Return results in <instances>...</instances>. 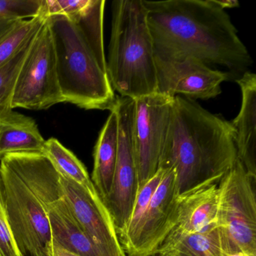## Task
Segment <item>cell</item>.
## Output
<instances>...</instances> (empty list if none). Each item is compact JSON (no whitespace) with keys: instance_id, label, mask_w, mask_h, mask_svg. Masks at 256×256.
<instances>
[{"instance_id":"obj_5","label":"cell","mask_w":256,"mask_h":256,"mask_svg":"<svg viewBox=\"0 0 256 256\" xmlns=\"http://www.w3.org/2000/svg\"><path fill=\"white\" fill-rule=\"evenodd\" d=\"M256 182L238 158L218 182L217 228L224 254L256 256Z\"/></svg>"},{"instance_id":"obj_9","label":"cell","mask_w":256,"mask_h":256,"mask_svg":"<svg viewBox=\"0 0 256 256\" xmlns=\"http://www.w3.org/2000/svg\"><path fill=\"white\" fill-rule=\"evenodd\" d=\"M173 100L158 92L134 100L133 140L138 191L158 170Z\"/></svg>"},{"instance_id":"obj_8","label":"cell","mask_w":256,"mask_h":256,"mask_svg":"<svg viewBox=\"0 0 256 256\" xmlns=\"http://www.w3.org/2000/svg\"><path fill=\"white\" fill-rule=\"evenodd\" d=\"M113 109L118 121V157L112 190L104 204L118 234L128 224L138 192L133 140L134 100L119 97Z\"/></svg>"},{"instance_id":"obj_12","label":"cell","mask_w":256,"mask_h":256,"mask_svg":"<svg viewBox=\"0 0 256 256\" xmlns=\"http://www.w3.org/2000/svg\"><path fill=\"white\" fill-rule=\"evenodd\" d=\"M154 192L136 239L127 256H154L176 226V193L175 172L164 169Z\"/></svg>"},{"instance_id":"obj_14","label":"cell","mask_w":256,"mask_h":256,"mask_svg":"<svg viewBox=\"0 0 256 256\" xmlns=\"http://www.w3.org/2000/svg\"><path fill=\"white\" fill-rule=\"evenodd\" d=\"M218 184L204 182L176 196V226L174 228L192 234L217 227Z\"/></svg>"},{"instance_id":"obj_3","label":"cell","mask_w":256,"mask_h":256,"mask_svg":"<svg viewBox=\"0 0 256 256\" xmlns=\"http://www.w3.org/2000/svg\"><path fill=\"white\" fill-rule=\"evenodd\" d=\"M104 0L74 19L47 18L65 102L86 110H112L116 98L108 76L104 46Z\"/></svg>"},{"instance_id":"obj_11","label":"cell","mask_w":256,"mask_h":256,"mask_svg":"<svg viewBox=\"0 0 256 256\" xmlns=\"http://www.w3.org/2000/svg\"><path fill=\"white\" fill-rule=\"evenodd\" d=\"M64 198L73 215L101 256H127L112 216L102 198L92 197L77 182L61 175Z\"/></svg>"},{"instance_id":"obj_27","label":"cell","mask_w":256,"mask_h":256,"mask_svg":"<svg viewBox=\"0 0 256 256\" xmlns=\"http://www.w3.org/2000/svg\"><path fill=\"white\" fill-rule=\"evenodd\" d=\"M18 20H14V19L0 17V37L6 32L12 26H14Z\"/></svg>"},{"instance_id":"obj_30","label":"cell","mask_w":256,"mask_h":256,"mask_svg":"<svg viewBox=\"0 0 256 256\" xmlns=\"http://www.w3.org/2000/svg\"><path fill=\"white\" fill-rule=\"evenodd\" d=\"M0 218L6 222H7L6 214L5 203H4V191H2V179H1V174H0Z\"/></svg>"},{"instance_id":"obj_7","label":"cell","mask_w":256,"mask_h":256,"mask_svg":"<svg viewBox=\"0 0 256 256\" xmlns=\"http://www.w3.org/2000/svg\"><path fill=\"white\" fill-rule=\"evenodd\" d=\"M65 102L58 80L56 52L47 19L36 36L14 90L13 109L44 110Z\"/></svg>"},{"instance_id":"obj_16","label":"cell","mask_w":256,"mask_h":256,"mask_svg":"<svg viewBox=\"0 0 256 256\" xmlns=\"http://www.w3.org/2000/svg\"><path fill=\"white\" fill-rule=\"evenodd\" d=\"M44 208L48 216L53 241L80 256H101L78 222L65 198Z\"/></svg>"},{"instance_id":"obj_10","label":"cell","mask_w":256,"mask_h":256,"mask_svg":"<svg viewBox=\"0 0 256 256\" xmlns=\"http://www.w3.org/2000/svg\"><path fill=\"white\" fill-rule=\"evenodd\" d=\"M157 92L188 100H210L221 94V84L230 80L226 72L208 66L188 55L155 54Z\"/></svg>"},{"instance_id":"obj_15","label":"cell","mask_w":256,"mask_h":256,"mask_svg":"<svg viewBox=\"0 0 256 256\" xmlns=\"http://www.w3.org/2000/svg\"><path fill=\"white\" fill-rule=\"evenodd\" d=\"M240 88L241 106L230 122L234 131L238 158L246 172L256 178V76L247 72L235 80Z\"/></svg>"},{"instance_id":"obj_23","label":"cell","mask_w":256,"mask_h":256,"mask_svg":"<svg viewBox=\"0 0 256 256\" xmlns=\"http://www.w3.org/2000/svg\"><path fill=\"white\" fill-rule=\"evenodd\" d=\"M37 34L12 59L0 66V121L13 112L12 100L18 78Z\"/></svg>"},{"instance_id":"obj_29","label":"cell","mask_w":256,"mask_h":256,"mask_svg":"<svg viewBox=\"0 0 256 256\" xmlns=\"http://www.w3.org/2000/svg\"><path fill=\"white\" fill-rule=\"evenodd\" d=\"M53 256H80L62 248V246L53 241Z\"/></svg>"},{"instance_id":"obj_13","label":"cell","mask_w":256,"mask_h":256,"mask_svg":"<svg viewBox=\"0 0 256 256\" xmlns=\"http://www.w3.org/2000/svg\"><path fill=\"white\" fill-rule=\"evenodd\" d=\"M0 161L18 175L44 208L64 198L61 174L43 154H13Z\"/></svg>"},{"instance_id":"obj_21","label":"cell","mask_w":256,"mask_h":256,"mask_svg":"<svg viewBox=\"0 0 256 256\" xmlns=\"http://www.w3.org/2000/svg\"><path fill=\"white\" fill-rule=\"evenodd\" d=\"M164 170V169L160 168L156 174L139 190L132 211L130 221L125 228L118 234L120 242L125 253L130 250L136 239L150 202L158 184L161 182Z\"/></svg>"},{"instance_id":"obj_28","label":"cell","mask_w":256,"mask_h":256,"mask_svg":"<svg viewBox=\"0 0 256 256\" xmlns=\"http://www.w3.org/2000/svg\"><path fill=\"white\" fill-rule=\"evenodd\" d=\"M214 2L224 11L228 8H238L240 6L239 2L236 0H214Z\"/></svg>"},{"instance_id":"obj_1","label":"cell","mask_w":256,"mask_h":256,"mask_svg":"<svg viewBox=\"0 0 256 256\" xmlns=\"http://www.w3.org/2000/svg\"><path fill=\"white\" fill-rule=\"evenodd\" d=\"M155 54L194 56L226 68L230 80L250 72L252 59L226 11L214 0H143Z\"/></svg>"},{"instance_id":"obj_22","label":"cell","mask_w":256,"mask_h":256,"mask_svg":"<svg viewBox=\"0 0 256 256\" xmlns=\"http://www.w3.org/2000/svg\"><path fill=\"white\" fill-rule=\"evenodd\" d=\"M47 18L40 16L20 20L0 37V66L12 59L37 34Z\"/></svg>"},{"instance_id":"obj_6","label":"cell","mask_w":256,"mask_h":256,"mask_svg":"<svg viewBox=\"0 0 256 256\" xmlns=\"http://www.w3.org/2000/svg\"><path fill=\"white\" fill-rule=\"evenodd\" d=\"M8 227L24 256H53V238L41 202L4 162H0Z\"/></svg>"},{"instance_id":"obj_4","label":"cell","mask_w":256,"mask_h":256,"mask_svg":"<svg viewBox=\"0 0 256 256\" xmlns=\"http://www.w3.org/2000/svg\"><path fill=\"white\" fill-rule=\"evenodd\" d=\"M112 11L106 64L114 91L134 100L156 94L155 52L143 0H115Z\"/></svg>"},{"instance_id":"obj_2","label":"cell","mask_w":256,"mask_h":256,"mask_svg":"<svg viewBox=\"0 0 256 256\" xmlns=\"http://www.w3.org/2000/svg\"><path fill=\"white\" fill-rule=\"evenodd\" d=\"M236 160L230 122L194 100L174 97L158 168L174 170L176 196L204 182L218 184Z\"/></svg>"},{"instance_id":"obj_19","label":"cell","mask_w":256,"mask_h":256,"mask_svg":"<svg viewBox=\"0 0 256 256\" xmlns=\"http://www.w3.org/2000/svg\"><path fill=\"white\" fill-rule=\"evenodd\" d=\"M158 256H224L218 228L188 234L172 229L162 242Z\"/></svg>"},{"instance_id":"obj_24","label":"cell","mask_w":256,"mask_h":256,"mask_svg":"<svg viewBox=\"0 0 256 256\" xmlns=\"http://www.w3.org/2000/svg\"><path fill=\"white\" fill-rule=\"evenodd\" d=\"M43 0H0V17L26 20L40 16Z\"/></svg>"},{"instance_id":"obj_25","label":"cell","mask_w":256,"mask_h":256,"mask_svg":"<svg viewBox=\"0 0 256 256\" xmlns=\"http://www.w3.org/2000/svg\"><path fill=\"white\" fill-rule=\"evenodd\" d=\"M90 2L91 0H43L40 13L46 18L60 16L74 19L82 14Z\"/></svg>"},{"instance_id":"obj_31","label":"cell","mask_w":256,"mask_h":256,"mask_svg":"<svg viewBox=\"0 0 256 256\" xmlns=\"http://www.w3.org/2000/svg\"><path fill=\"white\" fill-rule=\"evenodd\" d=\"M224 256H256L251 254H245V253H233V254H224Z\"/></svg>"},{"instance_id":"obj_17","label":"cell","mask_w":256,"mask_h":256,"mask_svg":"<svg viewBox=\"0 0 256 256\" xmlns=\"http://www.w3.org/2000/svg\"><path fill=\"white\" fill-rule=\"evenodd\" d=\"M118 146V121L114 109L110 110L94 148L92 184L103 202L106 200L113 184Z\"/></svg>"},{"instance_id":"obj_18","label":"cell","mask_w":256,"mask_h":256,"mask_svg":"<svg viewBox=\"0 0 256 256\" xmlns=\"http://www.w3.org/2000/svg\"><path fill=\"white\" fill-rule=\"evenodd\" d=\"M44 144L32 118L13 112L0 121V160L13 154H42Z\"/></svg>"},{"instance_id":"obj_20","label":"cell","mask_w":256,"mask_h":256,"mask_svg":"<svg viewBox=\"0 0 256 256\" xmlns=\"http://www.w3.org/2000/svg\"><path fill=\"white\" fill-rule=\"evenodd\" d=\"M42 154L61 175L77 182L92 197L101 198L84 164L58 139L52 138L46 140Z\"/></svg>"},{"instance_id":"obj_26","label":"cell","mask_w":256,"mask_h":256,"mask_svg":"<svg viewBox=\"0 0 256 256\" xmlns=\"http://www.w3.org/2000/svg\"><path fill=\"white\" fill-rule=\"evenodd\" d=\"M0 256H24L8 224L0 218Z\"/></svg>"}]
</instances>
